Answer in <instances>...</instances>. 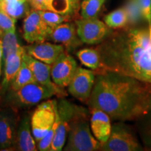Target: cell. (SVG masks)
Returning <instances> with one entry per match:
<instances>
[{
  "instance_id": "4316f807",
  "label": "cell",
  "mask_w": 151,
  "mask_h": 151,
  "mask_svg": "<svg viewBox=\"0 0 151 151\" xmlns=\"http://www.w3.org/2000/svg\"><path fill=\"white\" fill-rule=\"evenodd\" d=\"M16 20L9 16L0 5V37L4 33L16 29Z\"/></svg>"
},
{
  "instance_id": "9c48e42d",
  "label": "cell",
  "mask_w": 151,
  "mask_h": 151,
  "mask_svg": "<svg viewBox=\"0 0 151 151\" xmlns=\"http://www.w3.org/2000/svg\"><path fill=\"white\" fill-rule=\"evenodd\" d=\"M51 29L41 19L39 11L33 9L24 19L23 38L29 43L43 42L48 40Z\"/></svg>"
},
{
  "instance_id": "2e32d148",
  "label": "cell",
  "mask_w": 151,
  "mask_h": 151,
  "mask_svg": "<svg viewBox=\"0 0 151 151\" xmlns=\"http://www.w3.org/2000/svg\"><path fill=\"white\" fill-rule=\"evenodd\" d=\"M89 112L91 131L94 137L103 144L110 137L112 128L111 118L106 113L97 108H89Z\"/></svg>"
},
{
  "instance_id": "ffe728a7",
  "label": "cell",
  "mask_w": 151,
  "mask_h": 151,
  "mask_svg": "<svg viewBox=\"0 0 151 151\" xmlns=\"http://www.w3.org/2000/svg\"><path fill=\"white\" fill-rule=\"evenodd\" d=\"M29 4L27 0H16L14 1L0 0V5L3 10L14 20L26 16L29 11Z\"/></svg>"
},
{
  "instance_id": "603a6c76",
  "label": "cell",
  "mask_w": 151,
  "mask_h": 151,
  "mask_svg": "<svg viewBox=\"0 0 151 151\" xmlns=\"http://www.w3.org/2000/svg\"><path fill=\"white\" fill-rule=\"evenodd\" d=\"M0 38L2 41L3 61L9 55L18 52L21 46L18 42V37L16 34V29L11 30V31L4 33Z\"/></svg>"
},
{
  "instance_id": "83f0119b",
  "label": "cell",
  "mask_w": 151,
  "mask_h": 151,
  "mask_svg": "<svg viewBox=\"0 0 151 151\" xmlns=\"http://www.w3.org/2000/svg\"><path fill=\"white\" fill-rule=\"evenodd\" d=\"M144 20L151 28V0H137Z\"/></svg>"
},
{
  "instance_id": "cb8c5ba5",
  "label": "cell",
  "mask_w": 151,
  "mask_h": 151,
  "mask_svg": "<svg viewBox=\"0 0 151 151\" xmlns=\"http://www.w3.org/2000/svg\"><path fill=\"white\" fill-rule=\"evenodd\" d=\"M106 0H83L81 4L82 18H97L100 11Z\"/></svg>"
},
{
  "instance_id": "7c38bea8",
  "label": "cell",
  "mask_w": 151,
  "mask_h": 151,
  "mask_svg": "<svg viewBox=\"0 0 151 151\" xmlns=\"http://www.w3.org/2000/svg\"><path fill=\"white\" fill-rule=\"evenodd\" d=\"M24 48L26 53L29 56L50 65L67 52L63 45L46 41L31 43Z\"/></svg>"
},
{
  "instance_id": "e0dca14e",
  "label": "cell",
  "mask_w": 151,
  "mask_h": 151,
  "mask_svg": "<svg viewBox=\"0 0 151 151\" xmlns=\"http://www.w3.org/2000/svg\"><path fill=\"white\" fill-rule=\"evenodd\" d=\"M14 146L16 150L20 151L37 150V142L32 132L29 116H24L20 121L17 128Z\"/></svg>"
},
{
  "instance_id": "8fae6325",
  "label": "cell",
  "mask_w": 151,
  "mask_h": 151,
  "mask_svg": "<svg viewBox=\"0 0 151 151\" xmlns=\"http://www.w3.org/2000/svg\"><path fill=\"white\" fill-rule=\"evenodd\" d=\"M77 68L78 65L76 60L67 51L65 52L51 65L52 81L62 88L68 87Z\"/></svg>"
},
{
  "instance_id": "484cf974",
  "label": "cell",
  "mask_w": 151,
  "mask_h": 151,
  "mask_svg": "<svg viewBox=\"0 0 151 151\" xmlns=\"http://www.w3.org/2000/svg\"><path fill=\"white\" fill-rule=\"evenodd\" d=\"M41 18L48 27L54 28L58 24L69 20L67 17L50 10H39Z\"/></svg>"
},
{
  "instance_id": "44dd1931",
  "label": "cell",
  "mask_w": 151,
  "mask_h": 151,
  "mask_svg": "<svg viewBox=\"0 0 151 151\" xmlns=\"http://www.w3.org/2000/svg\"><path fill=\"white\" fill-rule=\"evenodd\" d=\"M35 82L36 81L32 72L22 60L21 67L9 86V91H16L26 85Z\"/></svg>"
},
{
  "instance_id": "ba28073f",
  "label": "cell",
  "mask_w": 151,
  "mask_h": 151,
  "mask_svg": "<svg viewBox=\"0 0 151 151\" xmlns=\"http://www.w3.org/2000/svg\"><path fill=\"white\" fill-rule=\"evenodd\" d=\"M76 26L81 41L90 45L99 44L111 31L105 22L97 18H81L76 21Z\"/></svg>"
},
{
  "instance_id": "4fadbf2b",
  "label": "cell",
  "mask_w": 151,
  "mask_h": 151,
  "mask_svg": "<svg viewBox=\"0 0 151 151\" xmlns=\"http://www.w3.org/2000/svg\"><path fill=\"white\" fill-rule=\"evenodd\" d=\"M48 40L63 45L67 52L73 51L83 43L77 34L76 24L69 22H62L52 28Z\"/></svg>"
},
{
  "instance_id": "ac0fdd59",
  "label": "cell",
  "mask_w": 151,
  "mask_h": 151,
  "mask_svg": "<svg viewBox=\"0 0 151 151\" xmlns=\"http://www.w3.org/2000/svg\"><path fill=\"white\" fill-rule=\"evenodd\" d=\"M24 52H25L24 48L21 46L18 52L10 55L3 60L4 67V76L1 86L4 89H7L9 88L11 82L18 73L22 65V57Z\"/></svg>"
},
{
  "instance_id": "9a60e30c",
  "label": "cell",
  "mask_w": 151,
  "mask_h": 151,
  "mask_svg": "<svg viewBox=\"0 0 151 151\" xmlns=\"http://www.w3.org/2000/svg\"><path fill=\"white\" fill-rule=\"evenodd\" d=\"M17 128V118L14 111L9 109L0 111V150L14 146Z\"/></svg>"
},
{
  "instance_id": "6da1fadb",
  "label": "cell",
  "mask_w": 151,
  "mask_h": 151,
  "mask_svg": "<svg viewBox=\"0 0 151 151\" xmlns=\"http://www.w3.org/2000/svg\"><path fill=\"white\" fill-rule=\"evenodd\" d=\"M95 74L89 108L101 109L119 121L136 120L149 113L151 83L114 71Z\"/></svg>"
},
{
  "instance_id": "52a82bcc",
  "label": "cell",
  "mask_w": 151,
  "mask_h": 151,
  "mask_svg": "<svg viewBox=\"0 0 151 151\" xmlns=\"http://www.w3.org/2000/svg\"><path fill=\"white\" fill-rule=\"evenodd\" d=\"M141 145L127 126L122 123L112 125L110 137L101 145V150L138 151L141 150Z\"/></svg>"
},
{
  "instance_id": "30bf717a",
  "label": "cell",
  "mask_w": 151,
  "mask_h": 151,
  "mask_svg": "<svg viewBox=\"0 0 151 151\" xmlns=\"http://www.w3.org/2000/svg\"><path fill=\"white\" fill-rule=\"evenodd\" d=\"M96 74L94 71L78 67L68 86V91L81 102L88 104Z\"/></svg>"
},
{
  "instance_id": "d6986e66",
  "label": "cell",
  "mask_w": 151,
  "mask_h": 151,
  "mask_svg": "<svg viewBox=\"0 0 151 151\" xmlns=\"http://www.w3.org/2000/svg\"><path fill=\"white\" fill-rule=\"evenodd\" d=\"M76 56L83 65L89 68L94 72L99 70L101 67V55L97 48L81 49L77 51Z\"/></svg>"
},
{
  "instance_id": "277c9868",
  "label": "cell",
  "mask_w": 151,
  "mask_h": 151,
  "mask_svg": "<svg viewBox=\"0 0 151 151\" xmlns=\"http://www.w3.org/2000/svg\"><path fill=\"white\" fill-rule=\"evenodd\" d=\"M53 96L63 98L59 92L35 82L26 85L16 91H10L7 100L9 104L15 108H27Z\"/></svg>"
},
{
  "instance_id": "4dcf8cb0",
  "label": "cell",
  "mask_w": 151,
  "mask_h": 151,
  "mask_svg": "<svg viewBox=\"0 0 151 151\" xmlns=\"http://www.w3.org/2000/svg\"><path fill=\"white\" fill-rule=\"evenodd\" d=\"M4 1H16V0H4Z\"/></svg>"
},
{
  "instance_id": "f546056e",
  "label": "cell",
  "mask_w": 151,
  "mask_h": 151,
  "mask_svg": "<svg viewBox=\"0 0 151 151\" xmlns=\"http://www.w3.org/2000/svg\"><path fill=\"white\" fill-rule=\"evenodd\" d=\"M3 59V47H2V41H1V38H0V65H1V62Z\"/></svg>"
},
{
  "instance_id": "5bb4252c",
  "label": "cell",
  "mask_w": 151,
  "mask_h": 151,
  "mask_svg": "<svg viewBox=\"0 0 151 151\" xmlns=\"http://www.w3.org/2000/svg\"><path fill=\"white\" fill-rule=\"evenodd\" d=\"M22 60L25 62L26 65L32 72L36 82L59 92L63 97L67 95V93L63 90V88L57 86L52 81L51 75H50L51 65L35 59L26 53V52L23 55Z\"/></svg>"
},
{
  "instance_id": "5b68a950",
  "label": "cell",
  "mask_w": 151,
  "mask_h": 151,
  "mask_svg": "<svg viewBox=\"0 0 151 151\" xmlns=\"http://www.w3.org/2000/svg\"><path fill=\"white\" fill-rule=\"evenodd\" d=\"M58 101L48 99L39 103L30 117L32 132L37 143L51 129L56 118Z\"/></svg>"
},
{
  "instance_id": "d6a6232c",
  "label": "cell",
  "mask_w": 151,
  "mask_h": 151,
  "mask_svg": "<svg viewBox=\"0 0 151 151\" xmlns=\"http://www.w3.org/2000/svg\"><path fill=\"white\" fill-rule=\"evenodd\" d=\"M151 111V98H150V109H149V111Z\"/></svg>"
},
{
  "instance_id": "3957f363",
  "label": "cell",
  "mask_w": 151,
  "mask_h": 151,
  "mask_svg": "<svg viewBox=\"0 0 151 151\" xmlns=\"http://www.w3.org/2000/svg\"><path fill=\"white\" fill-rule=\"evenodd\" d=\"M101 145L102 143L94 137L90 129L89 113L83 107L80 106L71 120L64 150H101Z\"/></svg>"
},
{
  "instance_id": "f1b7e54d",
  "label": "cell",
  "mask_w": 151,
  "mask_h": 151,
  "mask_svg": "<svg viewBox=\"0 0 151 151\" xmlns=\"http://www.w3.org/2000/svg\"><path fill=\"white\" fill-rule=\"evenodd\" d=\"M33 9L37 10H47V6L50 0H27Z\"/></svg>"
},
{
  "instance_id": "7a4b0ae2",
  "label": "cell",
  "mask_w": 151,
  "mask_h": 151,
  "mask_svg": "<svg viewBox=\"0 0 151 151\" xmlns=\"http://www.w3.org/2000/svg\"><path fill=\"white\" fill-rule=\"evenodd\" d=\"M120 29L110 31L98 44L101 65L94 73L114 71L151 83V28Z\"/></svg>"
},
{
  "instance_id": "d4e9b609",
  "label": "cell",
  "mask_w": 151,
  "mask_h": 151,
  "mask_svg": "<svg viewBox=\"0 0 151 151\" xmlns=\"http://www.w3.org/2000/svg\"><path fill=\"white\" fill-rule=\"evenodd\" d=\"M124 9L127 16V27H134L144 20L137 0H127Z\"/></svg>"
},
{
  "instance_id": "7402d4cb",
  "label": "cell",
  "mask_w": 151,
  "mask_h": 151,
  "mask_svg": "<svg viewBox=\"0 0 151 151\" xmlns=\"http://www.w3.org/2000/svg\"><path fill=\"white\" fill-rule=\"evenodd\" d=\"M104 20L109 28L115 29L126 27L128 24L127 13L124 7L109 13L104 17Z\"/></svg>"
},
{
  "instance_id": "8992f818",
  "label": "cell",
  "mask_w": 151,
  "mask_h": 151,
  "mask_svg": "<svg viewBox=\"0 0 151 151\" xmlns=\"http://www.w3.org/2000/svg\"><path fill=\"white\" fill-rule=\"evenodd\" d=\"M79 108L80 106L76 105L64 98L58 101V125L50 151H60L64 148L71 120Z\"/></svg>"
},
{
  "instance_id": "1f68e13d",
  "label": "cell",
  "mask_w": 151,
  "mask_h": 151,
  "mask_svg": "<svg viewBox=\"0 0 151 151\" xmlns=\"http://www.w3.org/2000/svg\"><path fill=\"white\" fill-rule=\"evenodd\" d=\"M1 65H0V78H1Z\"/></svg>"
}]
</instances>
